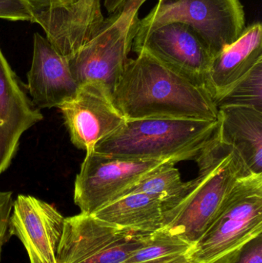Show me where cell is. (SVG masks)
I'll return each instance as SVG.
<instances>
[{"label":"cell","instance_id":"3","mask_svg":"<svg viewBox=\"0 0 262 263\" xmlns=\"http://www.w3.org/2000/svg\"><path fill=\"white\" fill-rule=\"evenodd\" d=\"M218 121L189 119L126 120L98 142L95 151L118 157L194 160L210 142Z\"/></svg>","mask_w":262,"mask_h":263},{"label":"cell","instance_id":"5","mask_svg":"<svg viewBox=\"0 0 262 263\" xmlns=\"http://www.w3.org/2000/svg\"><path fill=\"white\" fill-rule=\"evenodd\" d=\"M171 23L189 26L213 58L236 41L246 29L240 0H158L140 20L135 35Z\"/></svg>","mask_w":262,"mask_h":263},{"label":"cell","instance_id":"15","mask_svg":"<svg viewBox=\"0 0 262 263\" xmlns=\"http://www.w3.org/2000/svg\"><path fill=\"white\" fill-rule=\"evenodd\" d=\"M262 60V26L246 28L239 38L212 60L205 87L214 103Z\"/></svg>","mask_w":262,"mask_h":263},{"label":"cell","instance_id":"4","mask_svg":"<svg viewBox=\"0 0 262 263\" xmlns=\"http://www.w3.org/2000/svg\"><path fill=\"white\" fill-rule=\"evenodd\" d=\"M262 233V174L241 178L226 195L215 218L187 255L211 263Z\"/></svg>","mask_w":262,"mask_h":263},{"label":"cell","instance_id":"18","mask_svg":"<svg viewBox=\"0 0 262 263\" xmlns=\"http://www.w3.org/2000/svg\"><path fill=\"white\" fill-rule=\"evenodd\" d=\"M176 163L172 160L163 162L131 185L120 197L143 193L161 201L163 210L169 206L181 196L186 186V182H183L179 170L175 167Z\"/></svg>","mask_w":262,"mask_h":263},{"label":"cell","instance_id":"17","mask_svg":"<svg viewBox=\"0 0 262 263\" xmlns=\"http://www.w3.org/2000/svg\"><path fill=\"white\" fill-rule=\"evenodd\" d=\"M92 215L118 228L138 233H153L163 227L161 201L143 193L122 196Z\"/></svg>","mask_w":262,"mask_h":263},{"label":"cell","instance_id":"12","mask_svg":"<svg viewBox=\"0 0 262 263\" xmlns=\"http://www.w3.org/2000/svg\"><path fill=\"white\" fill-rule=\"evenodd\" d=\"M65 219L50 204L18 195L14 200L9 232L23 242L30 263H57Z\"/></svg>","mask_w":262,"mask_h":263},{"label":"cell","instance_id":"6","mask_svg":"<svg viewBox=\"0 0 262 263\" xmlns=\"http://www.w3.org/2000/svg\"><path fill=\"white\" fill-rule=\"evenodd\" d=\"M151 233L118 228L81 213L65 219L57 263H124Z\"/></svg>","mask_w":262,"mask_h":263},{"label":"cell","instance_id":"14","mask_svg":"<svg viewBox=\"0 0 262 263\" xmlns=\"http://www.w3.org/2000/svg\"><path fill=\"white\" fill-rule=\"evenodd\" d=\"M27 79L28 91L38 109L58 108L73 97L79 87L66 57L58 53L38 32L34 34L32 65Z\"/></svg>","mask_w":262,"mask_h":263},{"label":"cell","instance_id":"10","mask_svg":"<svg viewBox=\"0 0 262 263\" xmlns=\"http://www.w3.org/2000/svg\"><path fill=\"white\" fill-rule=\"evenodd\" d=\"M132 49L136 54L141 52L149 54L168 67L205 87L213 57L187 25L167 23L135 35Z\"/></svg>","mask_w":262,"mask_h":263},{"label":"cell","instance_id":"11","mask_svg":"<svg viewBox=\"0 0 262 263\" xmlns=\"http://www.w3.org/2000/svg\"><path fill=\"white\" fill-rule=\"evenodd\" d=\"M58 108L72 143L86 152L126 122L114 104L112 92L95 82L80 85L75 95Z\"/></svg>","mask_w":262,"mask_h":263},{"label":"cell","instance_id":"25","mask_svg":"<svg viewBox=\"0 0 262 263\" xmlns=\"http://www.w3.org/2000/svg\"><path fill=\"white\" fill-rule=\"evenodd\" d=\"M137 263H193L189 259L187 253L175 256H168V257L160 258V259H154V260L147 261V262Z\"/></svg>","mask_w":262,"mask_h":263},{"label":"cell","instance_id":"2","mask_svg":"<svg viewBox=\"0 0 262 263\" xmlns=\"http://www.w3.org/2000/svg\"><path fill=\"white\" fill-rule=\"evenodd\" d=\"M194 160L198 176L186 182L181 196L163 210V230L192 247L204 234L232 187L252 173L236 150L220 140L217 131Z\"/></svg>","mask_w":262,"mask_h":263},{"label":"cell","instance_id":"21","mask_svg":"<svg viewBox=\"0 0 262 263\" xmlns=\"http://www.w3.org/2000/svg\"><path fill=\"white\" fill-rule=\"evenodd\" d=\"M211 263H262V233Z\"/></svg>","mask_w":262,"mask_h":263},{"label":"cell","instance_id":"22","mask_svg":"<svg viewBox=\"0 0 262 263\" xmlns=\"http://www.w3.org/2000/svg\"><path fill=\"white\" fill-rule=\"evenodd\" d=\"M0 20L33 23L30 8L25 0H0Z\"/></svg>","mask_w":262,"mask_h":263},{"label":"cell","instance_id":"7","mask_svg":"<svg viewBox=\"0 0 262 263\" xmlns=\"http://www.w3.org/2000/svg\"><path fill=\"white\" fill-rule=\"evenodd\" d=\"M169 160L129 159L89 150L75 178L74 202L82 213L94 214L118 199L146 173Z\"/></svg>","mask_w":262,"mask_h":263},{"label":"cell","instance_id":"24","mask_svg":"<svg viewBox=\"0 0 262 263\" xmlns=\"http://www.w3.org/2000/svg\"><path fill=\"white\" fill-rule=\"evenodd\" d=\"M146 0H125L118 12V17L131 26H138V10Z\"/></svg>","mask_w":262,"mask_h":263},{"label":"cell","instance_id":"20","mask_svg":"<svg viewBox=\"0 0 262 263\" xmlns=\"http://www.w3.org/2000/svg\"><path fill=\"white\" fill-rule=\"evenodd\" d=\"M192 246L178 236L162 230L151 233L146 245L137 250L124 263L147 262L160 258L187 253Z\"/></svg>","mask_w":262,"mask_h":263},{"label":"cell","instance_id":"9","mask_svg":"<svg viewBox=\"0 0 262 263\" xmlns=\"http://www.w3.org/2000/svg\"><path fill=\"white\" fill-rule=\"evenodd\" d=\"M33 23L55 50L69 57L98 32L104 22L100 0H25Z\"/></svg>","mask_w":262,"mask_h":263},{"label":"cell","instance_id":"8","mask_svg":"<svg viewBox=\"0 0 262 263\" xmlns=\"http://www.w3.org/2000/svg\"><path fill=\"white\" fill-rule=\"evenodd\" d=\"M138 26H131L116 13L105 18L96 34L75 53L66 57L78 85L101 83L112 93L123 72Z\"/></svg>","mask_w":262,"mask_h":263},{"label":"cell","instance_id":"16","mask_svg":"<svg viewBox=\"0 0 262 263\" xmlns=\"http://www.w3.org/2000/svg\"><path fill=\"white\" fill-rule=\"evenodd\" d=\"M217 134L233 147L253 174H262V112L243 106L219 108Z\"/></svg>","mask_w":262,"mask_h":263},{"label":"cell","instance_id":"23","mask_svg":"<svg viewBox=\"0 0 262 263\" xmlns=\"http://www.w3.org/2000/svg\"><path fill=\"white\" fill-rule=\"evenodd\" d=\"M13 203L12 192H0V260L2 248L6 242Z\"/></svg>","mask_w":262,"mask_h":263},{"label":"cell","instance_id":"1","mask_svg":"<svg viewBox=\"0 0 262 263\" xmlns=\"http://www.w3.org/2000/svg\"><path fill=\"white\" fill-rule=\"evenodd\" d=\"M112 94L114 104L126 120L218 121V109L206 88L145 52L126 60Z\"/></svg>","mask_w":262,"mask_h":263},{"label":"cell","instance_id":"26","mask_svg":"<svg viewBox=\"0 0 262 263\" xmlns=\"http://www.w3.org/2000/svg\"><path fill=\"white\" fill-rule=\"evenodd\" d=\"M124 1L125 0H105V8L109 13H115L121 8Z\"/></svg>","mask_w":262,"mask_h":263},{"label":"cell","instance_id":"13","mask_svg":"<svg viewBox=\"0 0 262 263\" xmlns=\"http://www.w3.org/2000/svg\"><path fill=\"white\" fill-rule=\"evenodd\" d=\"M43 120L0 47V175L10 165L23 133Z\"/></svg>","mask_w":262,"mask_h":263},{"label":"cell","instance_id":"19","mask_svg":"<svg viewBox=\"0 0 262 263\" xmlns=\"http://www.w3.org/2000/svg\"><path fill=\"white\" fill-rule=\"evenodd\" d=\"M217 109L243 106L262 112V60L215 102Z\"/></svg>","mask_w":262,"mask_h":263}]
</instances>
